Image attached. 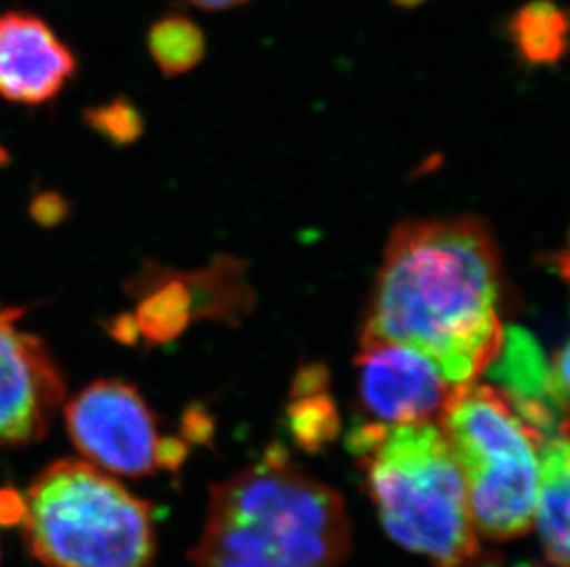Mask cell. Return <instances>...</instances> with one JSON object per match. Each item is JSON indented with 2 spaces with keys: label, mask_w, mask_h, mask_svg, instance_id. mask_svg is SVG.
<instances>
[{
  "label": "cell",
  "mask_w": 570,
  "mask_h": 567,
  "mask_svg": "<svg viewBox=\"0 0 570 567\" xmlns=\"http://www.w3.org/2000/svg\"><path fill=\"white\" fill-rule=\"evenodd\" d=\"M501 257L484 221H406L387 241L362 339L403 342L452 386L473 384L501 350Z\"/></svg>",
  "instance_id": "obj_1"
},
{
  "label": "cell",
  "mask_w": 570,
  "mask_h": 567,
  "mask_svg": "<svg viewBox=\"0 0 570 567\" xmlns=\"http://www.w3.org/2000/svg\"><path fill=\"white\" fill-rule=\"evenodd\" d=\"M350 546L338 493L272 448L263 462L213 487L189 558L198 567H338Z\"/></svg>",
  "instance_id": "obj_2"
},
{
  "label": "cell",
  "mask_w": 570,
  "mask_h": 567,
  "mask_svg": "<svg viewBox=\"0 0 570 567\" xmlns=\"http://www.w3.org/2000/svg\"><path fill=\"white\" fill-rule=\"evenodd\" d=\"M347 448L355 455L382 527L434 567H485L469 513L462 470L434 422H361Z\"/></svg>",
  "instance_id": "obj_3"
},
{
  "label": "cell",
  "mask_w": 570,
  "mask_h": 567,
  "mask_svg": "<svg viewBox=\"0 0 570 567\" xmlns=\"http://www.w3.org/2000/svg\"><path fill=\"white\" fill-rule=\"evenodd\" d=\"M24 533L49 567H150V505L83 460H58L28 488Z\"/></svg>",
  "instance_id": "obj_4"
},
{
  "label": "cell",
  "mask_w": 570,
  "mask_h": 567,
  "mask_svg": "<svg viewBox=\"0 0 570 567\" xmlns=\"http://www.w3.org/2000/svg\"><path fill=\"white\" fill-rule=\"evenodd\" d=\"M440 428L462 470L474 529L493 541L532 530L538 501L539 450L533 431L499 387H458Z\"/></svg>",
  "instance_id": "obj_5"
},
{
  "label": "cell",
  "mask_w": 570,
  "mask_h": 567,
  "mask_svg": "<svg viewBox=\"0 0 570 567\" xmlns=\"http://www.w3.org/2000/svg\"><path fill=\"white\" fill-rule=\"evenodd\" d=\"M69 437L89 465L117 476H150L178 470L187 445L163 437L157 417L134 386L95 381L65 407Z\"/></svg>",
  "instance_id": "obj_6"
},
{
  "label": "cell",
  "mask_w": 570,
  "mask_h": 567,
  "mask_svg": "<svg viewBox=\"0 0 570 567\" xmlns=\"http://www.w3.org/2000/svg\"><path fill=\"white\" fill-rule=\"evenodd\" d=\"M355 365L364 422H432L458 389L434 359L403 342L362 339Z\"/></svg>",
  "instance_id": "obj_7"
},
{
  "label": "cell",
  "mask_w": 570,
  "mask_h": 567,
  "mask_svg": "<svg viewBox=\"0 0 570 567\" xmlns=\"http://www.w3.org/2000/svg\"><path fill=\"white\" fill-rule=\"evenodd\" d=\"M17 319L19 311L0 306V446L41 439L65 398L55 359Z\"/></svg>",
  "instance_id": "obj_8"
},
{
  "label": "cell",
  "mask_w": 570,
  "mask_h": 567,
  "mask_svg": "<svg viewBox=\"0 0 570 567\" xmlns=\"http://www.w3.org/2000/svg\"><path fill=\"white\" fill-rule=\"evenodd\" d=\"M72 50L52 28L28 13H0V97L38 106L58 97L75 76Z\"/></svg>",
  "instance_id": "obj_9"
},
{
  "label": "cell",
  "mask_w": 570,
  "mask_h": 567,
  "mask_svg": "<svg viewBox=\"0 0 570 567\" xmlns=\"http://www.w3.org/2000/svg\"><path fill=\"white\" fill-rule=\"evenodd\" d=\"M569 437H549L539 450V487L533 524L554 567H569Z\"/></svg>",
  "instance_id": "obj_10"
},
{
  "label": "cell",
  "mask_w": 570,
  "mask_h": 567,
  "mask_svg": "<svg viewBox=\"0 0 570 567\" xmlns=\"http://www.w3.org/2000/svg\"><path fill=\"white\" fill-rule=\"evenodd\" d=\"M511 41L530 64H554L569 44V17L552 0H532L510 22Z\"/></svg>",
  "instance_id": "obj_11"
},
{
  "label": "cell",
  "mask_w": 570,
  "mask_h": 567,
  "mask_svg": "<svg viewBox=\"0 0 570 567\" xmlns=\"http://www.w3.org/2000/svg\"><path fill=\"white\" fill-rule=\"evenodd\" d=\"M325 372L308 367L297 376L292 400L291 429L294 439L305 450L316 451L334 439L338 431V417L331 398L325 395Z\"/></svg>",
  "instance_id": "obj_12"
},
{
  "label": "cell",
  "mask_w": 570,
  "mask_h": 567,
  "mask_svg": "<svg viewBox=\"0 0 570 567\" xmlns=\"http://www.w3.org/2000/svg\"><path fill=\"white\" fill-rule=\"evenodd\" d=\"M148 50L165 76L185 74L202 63L205 36L189 17L165 16L148 32Z\"/></svg>",
  "instance_id": "obj_13"
},
{
  "label": "cell",
  "mask_w": 570,
  "mask_h": 567,
  "mask_svg": "<svg viewBox=\"0 0 570 567\" xmlns=\"http://www.w3.org/2000/svg\"><path fill=\"white\" fill-rule=\"evenodd\" d=\"M86 120L89 126L106 135L109 139L128 142L139 137L142 131V118L139 111L128 100H115L109 106L87 111Z\"/></svg>",
  "instance_id": "obj_14"
},
{
  "label": "cell",
  "mask_w": 570,
  "mask_h": 567,
  "mask_svg": "<svg viewBox=\"0 0 570 567\" xmlns=\"http://www.w3.org/2000/svg\"><path fill=\"white\" fill-rule=\"evenodd\" d=\"M24 514V499L19 498L16 493H2L0 494V521H17L22 519Z\"/></svg>",
  "instance_id": "obj_15"
},
{
  "label": "cell",
  "mask_w": 570,
  "mask_h": 567,
  "mask_svg": "<svg viewBox=\"0 0 570 567\" xmlns=\"http://www.w3.org/2000/svg\"><path fill=\"white\" fill-rule=\"evenodd\" d=\"M187 2L198 6V8H204V10L222 11L246 4L249 0H187Z\"/></svg>",
  "instance_id": "obj_16"
},
{
  "label": "cell",
  "mask_w": 570,
  "mask_h": 567,
  "mask_svg": "<svg viewBox=\"0 0 570 567\" xmlns=\"http://www.w3.org/2000/svg\"><path fill=\"white\" fill-rule=\"evenodd\" d=\"M395 4L404 6V8H412V6H420L425 2V0H393Z\"/></svg>",
  "instance_id": "obj_17"
},
{
  "label": "cell",
  "mask_w": 570,
  "mask_h": 567,
  "mask_svg": "<svg viewBox=\"0 0 570 567\" xmlns=\"http://www.w3.org/2000/svg\"><path fill=\"white\" fill-rule=\"evenodd\" d=\"M515 567H547V566H541V564H535V563H521V564H517Z\"/></svg>",
  "instance_id": "obj_18"
},
{
  "label": "cell",
  "mask_w": 570,
  "mask_h": 567,
  "mask_svg": "<svg viewBox=\"0 0 570 567\" xmlns=\"http://www.w3.org/2000/svg\"><path fill=\"white\" fill-rule=\"evenodd\" d=\"M4 159H6L4 150H2V148H0V161H4Z\"/></svg>",
  "instance_id": "obj_19"
}]
</instances>
